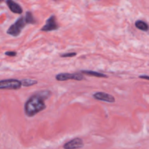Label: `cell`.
<instances>
[{"mask_svg":"<svg viewBox=\"0 0 149 149\" xmlns=\"http://www.w3.org/2000/svg\"><path fill=\"white\" fill-rule=\"evenodd\" d=\"M58 81H67L68 79H75L77 81H81L84 79V76L80 73H76V74H69V73H61L56 75L55 77Z\"/></svg>","mask_w":149,"mask_h":149,"instance_id":"cell-4","label":"cell"},{"mask_svg":"<svg viewBox=\"0 0 149 149\" xmlns=\"http://www.w3.org/2000/svg\"><path fill=\"white\" fill-rule=\"evenodd\" d=\"M25 18V21H26V23L27 24H33V23H36V20L33 18V15L31 14V12H27L26 14V17Z\"/></svg>","mask_w":149,"mask_h":149,"instance_id":"cell-11","label":"cell"},{"mask_svg":"<svg viewBox=\"0 0 149 149\" xmlns=\"http://www.w3.org/2000/svg\"><path fill=\"white\" fill-rule=\"evenodd\" d=\"M0 1H1V0H0Z\"/></svg>","mask_w":149,"mask_h":149,"instance_id":"cell-17","label":"cell"},{"mask_svg":"<svg viewBox=\"0 0 149 149\" xmlns=\"http://www.w3.org/2000/svg\"><path fill=\"white\" fill-rule=\"evenodd\" d=\"M50 95L49 91H42L33 95L25 104V113L26 116L31 117L46 109L45 100Z\"/></svg>","mask_w":149,"mask_h":149,"instance_id":"cell-1","label":"cell"},{"mask_svg":"<svg viewBox=\"0 0 149 149\" xmlns=\"http://www.w3.org/2000/svg\"><path fill=\"white\" fill-rule=\"evenodd\" d=\"M6 3H7V6L10 8V10L13 13H16V14H21L23 13V9H22V7L18 4H17L14 1H13V0H7Z\"/></svg>","mask_w":149,"mask_h":149,"instance_id":"cell-8","label":"cell"},{"mask_svg":"<svg viewBox=\"0 0 149 149\" xmlns=\"http://www.w3.org/2000/svg\"><path fill=\"white\" fill-rule=\"evenodd\" d=\"M4 54H5V55H7V56L15 57L17 55V52H15V51H7V52H6Z\"/></svg>","mask_w":149,"mask_h":149,"instance_id":"cell-14","label":"cell"},{"mask_svg":"<svg viewBox=\"0 0 149 149\" xmlns=\"http://www.w3.org/2000/svg\"><path fill=\"white\" fill-rule=\"evenodd\" d=\"M21 84L24 87H29V86L34 85V84H37L38 81L34 79H23L20 81Z\"/></svg>","mask_w":149,"mask_h":149,"instance_id":"cell-12","label":"cell"},{"mask_svg":"<svg viewBox=\"0 0 149 149\" xmlns=\"http://www.w3.org/2000/svg\"><path fill=\"white\" fill-rule=\"evenodd\" d=\"M55 1H58V0H55Z\"/></svg>","mask_w":149,"mask_h":149,"instance_id":"cell-16","label":"cell"},{"mask_svg":"<svg viewBox=\"0 0 149 149\" xmlns=\"http://www.w3.org/2000/svg\"><path fill=\"white\" fill-rule=\"evenodd\" d=\"M21 82L17 79H5L0 81V90H18Z\"/></svg>","mask_w":149,"mask_h":149,"instance_id":"cell-3","label":"cell"},{"mask_svg":"<svg viewBox=\"0 0 149 149\" xmlns=\"http://www.w3.org/2000/svg\"><path fill=\"white\" fill-rule=\"evenodd\" d=\"M81 74H86L88 76H92V77H105L107 78L108 76L104 74H101V73H98L97 71H87V70H82L81 71Z\"/></svg>","mask_w":149,"mask_h":149,"instance_id":"cell-9","label":"cell"},{"mask_svg":"<svg viewBox=\"0 0 149 149\" xmlns=\"http://www.w3.org/2000/svg\"><path fill=\"white\" fill-rule=\"evenodd\" d=\"M135 26H136L137 29L143 31H147L148 30V24L143 20H137L135 22Z\"/></svg>","mask_w":149,"mask_h":149,"instance_id":"cell-10","label":"cell"},{"mask_svg":"<svg viewBox=\"0 0 149 149\" xmlns=\"http://www.w3.org/2000/svg\"><path fill=\"white\" fill-rule=\"evenodd\" d=\"M58 28H59V26L57 23L55 17L54 15H52L47 19V20L46 21V24L41 29V31H52L57 30V29H58Z\"/></svg>","mask_w":149,"mask_h":149,"instance_id":"cell-5","label":"cell"},{"mask_svg":"<svg viewBox=\"0 0 149 149\" xmlns=\"http://www.w3.org/2000/svg\"><path fill=\"white\" fill-rule=\"evenodd\" d=\"M93 97L96 100H102V101L108 102V103H113V102H115V98L113 95L108 94V93H103V92L95 93L93 95Z\"/></svg>","mask_w":149,"mask_h":149,"instance_id":"cell-6","label":"cell"},{"mask_svg":"<svg viewBox=\"0 0 149 149\" xmlns=\"http://www.w3.org/2000/svg\"><path fill=\"white\" fill-rule=\"evenodd\" d=\"M140 78L141 79H146V80H149V77L148 76H147V75H146V76H140Z\"/></svg>","mask_w":149,"mask_h":149,"instance_id":"cell-15","label":"cell"},{"mask_svg":"<svg viewBox=\"0 0 149 149\" xmlns=\"http://www.w3.org/2000/svg\"><path fill=\"white\" fill-rule=\"evenodd\" d=\"M84 143L81 138H74L63 146L64 149H77L83 147Z\"/></svg>","mask_w":149,"mask_h":149,"instance_id":"cell-7","label":"cell"},{"mask_svg":"<svg viewBox=\"0 0 149 149\" xmlns=\"http://www.w3.org/2000/svg\"><path fill=\"white\" fill-rule=\"evenodd\" d=\"M26 24V21H25L24 17H20V18H18L16 20V22L14 24H13L9 28L8 30L7 31V33L13 36H19Z\"/></svg>","mask_w":149,"mask_h":149,"instance_id":"cell-2","label":"cell"},{"mask_svg":"<svg viewBox=\"0 0 149 149\" xmlns=\"http://www.w3.org/2000/svg\"><path fill=\"white\" fill-rule=\"evenodd\" d=\"M76 55H77L76 52H70V53L61 54V57H62V58H72V57L76 56Z\"/></svg>","mask_w":149,"mask_h":149,"instance_id":"cell-13","label":"cell"}]
</instances>
